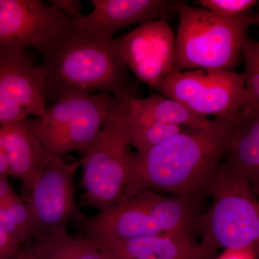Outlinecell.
Instances as JSON below:
<instances>
[{"label":"cell","mask_w":259,"mask_h":259,"mask_svg":"<svg viewBox=\"0 0 259 259\" xmlns=\"http://www.w3.org/2000/svg\"><path fill=\"white\" fill-rule=\"evenodd\" d=\"M240 116L241 110L233 118L216 117L204 127L185 130L146 152L134 153L123 200L145 190L192 202L209 194Z\"/></svg>","instance_id":"obj_1"},{"label":"cell","mask_w":259,"mask_h":259,"mask_svg":"<svg viewBox=\"0 0 259 259\" xmlns=\"http://www.w3.org/2000/svg\"><path fill=\"white\" fill-rule=\"evenodd\" d=\"M44 56L48 99L95 92L137 98L115 39L97 41L68 28Z\"/></svg>","instance_id":"obj_2"},{"label":"cell","mask_w":259,"mask_h":259,"mask_svg":"<svg viewBox=\"0 0 259 259\" xmlns=\"http://www.w3.org/2000/svg\"><path fill=\"white\" fill-rule=\"evenodd\" d=\"M180 25L175 36V59L172 71L187 69L232 71L241 60L246 32L258 25V15L250 11L232 17L220 16L179 1Z\"/></svg>","instance_id":"obj_3"},{"label":"cell","mask_w":259,"mask_h":259,"mask_svg":"<svg viewBox=\"0 0 259 259\" xmlns=\"http://www.w3.org/2000/svg\"><path fill=\"white\" fill-rule=\"evenodd\" d=\"M129 98L114 95L105 124L83 155L81 165L85 195L100 212L125 198L134 153L130 142Z\"/></svg>","instance_id":"obj_4"},{"label":"cell","mask_w":259,"mask_h":259,"mask_svg":"<svg viewBox=\"0 0 259 259\" xmlns=\"http://www.w3.org/2000/svg\"><path fill=\"white\" fill-rule=\"evenodd\" d=\"M209 194L212 206L197 223L205 254L221 248L245 250L258 241V201L243 173L228 162L223 163Z\"/></svg>","instance_id":"obj_5"},{"label":"cell","mask_w":259,"mask_h":259,"mask_svg":"<svg viewBox=\"0 0 259 259\" xmlns=\"http://www.w3.org/2000/svg\"><path fill=\"white\" fill-rule=\"evenodd\" d=\"M113 100L108 93L74 94L47 107L35 117V123L48 154L61 158L74 151L84 154L100 134Z\"/></svg>","instance_id":"obj_6"},{"label":"cell","mask_w":259,"mask_h":259,"mask_svg":"<svg viewBox=\"0 0 259 259\" xmlns=\"http://www.w3.org/2000/svg\"><path fill=\"white\" fill-rule=\"evenodd\" d=\"M153 89L198 115L233 118L244 101L245 77L224 69L171 71Z\"/></svg>","instance_id":"obj_7"},{"label":"cell","mask_w":259,"mask_h":259,"mask_svg":"<svg viewBox=\"0 0 259 259\" xmlns=\"http://www.w3.org/2000/svg\"><path fill=\"white\" fill-rule=\"evenodd\" d=\"M79 166L51 156L42 163L26 199L33 221L34 238L68 233L70 222L80 228L86 221L88 217L75 201V175Z\"/></svg>","instance_id":"obj_8"},{"label":"cell","mask_w":259,"mask_h":259,"mask_svg":"<svg viewBox=\"0 0 259 259\" xmlns=\"http://www.w3.org/2000/svg\"><path fill=\"white\" fill-rule=\"evenodd\" d=\"M47 76L25 51H0V127L32 117L47 109Z\"/></svg>","instance_id":"obj_9"},{"label":"cell","mask_w":259,"mask_h":259,"mask_svg":"<svg viewBox=\"0 0 259 259\" xmlns=\"http://www.w3.org/2000/svg\"><path fill=\"white\" fill-rule=\"evenodd\" d=\"M69 19L40 0H0V51L32 48L44 54Z\"/></svg>","instance_id":"obj_10"},{"label":"cell","mask_w":259,"mask_h":259,"mask_svg":"<svg viewBox=\"0 0 259 259\" xmlns=\"http://www.w3.org/2000/svg\"><path fill=\"white\" fill-rule=\"evenodd\" d=\"M126 66L140 82L153 88L173 69L175 35L167 20H151L115 39Z\"/></svg>","instance_id":"obj_11"},{"label":"cell","mask_w":259,"mask_h":259,"mask_svg":"<svg viewBox=\"0 0 259 259\" xmlns=\"http://www.w3.org/2000/svg\"><path fill=\"white\" fill-rule=\"evenodd\" d=\"M175 0H91L93 10L88 15L69 19L67 26L79 35L110 42L114 35L134 24L167 20L177 14Z\"/></svg>","instance_id":"obj_12"},{"label":"cell","mask_w":259,"mask_h":259,"mask_svg":"<svg viewBox=\"0 0 259 259\" xmlns=\"http://www.w3.org/2000/svg\"><path fill=\"white\" fill-rule=\"evenodd\" d=\"M80 228L84 232L83 236L96 244L163 234L134 198L121 201L95 217L87 218Z\"/></svg>","instance_id":"obj_13"},{"label":"cell","mask_w":259,"mask_h":259,"mask_svg":"<svg viewBox=\"0 0 259 259\" xmlns=\"http://www.w3.org/2000/svg\"><path fill=\"white\" fill-rule=\"evenodd\" d=\"M10 177L30 193L42 163L49 157L35 127V117L0 127Z\"/></svg>","instance_id":"obj_14"},{"label":"cell","mask_w":259,"mask_h":259,"mask_svg":"<svg viewBox=\"0 0 259 259\" xmlns=\"http://www.w3.org/2000/svg\"><path fill=\"white\" fill-rule=\"evenodd\" d=\"M96 245L105 259H177L201 249L194 246L190 238L165 234Z\"/></svg>","instance_id":"obj_15"},{"label":"cell","mask_w":259,"mask_h":259,"mask_svg":"<svg viewBox=\"0 0 259 259\" xmlns=\"http://www.w3.org/2000/svg\"><path fill=\"white\" fill-rule=\"evenodd\" d=\"M133 198L148 213L163 234L190 238L191 231L198 219L194 218L192 200L150 190L142 191Z\"/></svg>","instance_id":"obj_16"},{"label":"cell","mask_w":259,"mask_h":259,"mask_svg":"<svg viewBox=\"0 0 259 259\" xmlns=\"http://www.w3.org/2000/svg\"><path fill=\"white\" fill-rule=\"evenodd\" d=\"M225 157L226 162L248 178L255 193H258L259 112H241L228 141Z\"/></svg>","instance_id":"obj_17"},{"label":"cell","mask_w":259,"mask_h":259,"mask_svg":"<svg viewBox=\"0 0 259 259\" xmlns=\"http://www.w3.org/2000/svg\"><path fill=\"white\" fill-rule=\"evenodd\" d=\"M129 102L132 111L164 123L197 128L207 125L209 121L207 117L196 114L183 104L160 95L129 98Z\"/></svg>","instance_id":"obj_18"},{"label":"cell","mask_w":259,"mask_h":259,"mask_svg":"<svg viewBox=\"0 0 259 259\" xmlns=\"http://www.w3.org/2000/svg\"><path fill=\"white\" fill-rule=\"evenodd\" d=\"M28 246L36 259H105L94 242L68 233L35 237Z\"/></svg>","instance_id":"obj_19"},{"label":"cell","mask_w":259,"mask_h":259,"mask_svg":"<svg viewBox=\"0 0 259 259\" xmlns=\"http://www.w3.org/2000/svg\"><path fill=\"white\" fill-rule=\"evenodd\" d=\"M183 131L181 126L151 120L131 110L130 142L137 152H146Z\"/></svg>","instance_id":"obj_20"},{"label":"cell","mask_w":259,"mask_h":259,"mask_svg":"<svg viewBox=\"0 0 259 259\" xmlns=\"http://www.w3.org/2000/svg\"><path fill=\"white\" fill-rule=\"evenodd\" d=\"M245 61L244 101L241 112L243 114L259 112V44L245 37L241 49Z\"/></svg>","instance_id":"obj_21"},{"label":"cell","mask_w":259,"mask_h":259,"mask_svg":"<svg viewBox=\"0 0 259 259\" xmlns=\"http://www.w3.org/2000/svg\"><path fill=\"white\" fill-rule=\"evenodd\" d=\"M3 207L21 232L25 243H31L34 238L33 221L26 201L20 197L5 204Z\"/></svg>","instance_id":"obj_22"},{"label":"cell","mask_w":259,"mask_h":259,"mask_svg":"<svg viewBox=\"0 0 259 259\" xmlns=\"http://www.w3.org/2000/svg\"><path fill=\"white\" fill-rule=\"evenodd\" d=\"M196 4L214 14L232 17L249 11L258 3L257 0H197Z\"/></svg>","instance_id":"obj_23"},{"label":"cell","mask_w":259,"mask_h":259,"mask_svg":"<svg viewBox=\"0 0 259 259\" xmlns=\"http://www.w3.org/2000/svg\"><path fill=\"white\" fill-rule=\"evenodd\" d=\"M24 250L23 244L0 228V259H13Z\"/></svg>","instance_id":"obj_24"},{"label":"cell","mask_w":259,"mask_h":259,"mask_svg":"<svg viewBox=\"0 0 259 259\" xmlns=\"http://www.w3.org/2000/svg\"><path fill=\"white\" fill-rule=\"evenodd\" d=\"M50 5L69 19L81 15L82 5L78 0H51Z\"/></svg>","instance_id":"obj_25"},{"label":"cell","mask_w":259,"mask_h":259,"mask_svg":"<svg viewBox=\"0 0 259 259\" xmlns=\"http://www.w3.org/2000/svg\"><path fill=\"white\" fill-rule=\"evenodd\" d=\"M0 228L10 236L14 237L22 244L25 243V238L21 232L17 228L8 213L2 206H0Z\"/></svg>","instance_id":"obj_26"},{"label":"cell","mask_w":259,"mask_h":259,"mask_svg":"<svg viewBox=\"0 0 259 259\" xmlns=\"http://www.w3.org/2000/svg\"><path fill=\"white\" fill-rule=\"evenodd\" d=\"M19 197L8 182V177L0 175V206L3 207Z\"/></svg>","instance_id":"obj_27"},{"label":"cell","mask_w":259,"mask_h":259,"mask_svg":"<svg viewBox=\"0 0 259 259\" xmlns=\"http://www.w3.org/2000/svg\"><path fill=\"white\" fill-rule=\"evenodd\" d=\"M0 175L10 177L9 166H8V160L5 154V146L1 132H0Z\"/></svg>","instance_id":"obj_28"},{"label":"cell","mask_w":259,"mask_h":259,"mask_svg":"<svg viewBox=\"0 0 259 259\" xmlns=\"http://www.w3.org/2000/svg\"><path fill=\"white\" fill-rule=\"evenodd\" d=\"M242 250H228V251H230L229 253H226V255H223L221 259H250L248 258L247 255H245L244 253H242Z\"/></svg>","instance_id":"obj_29"},{"label":"cell","mask_w":259,"mask_h":259,"mask_svg":"<svg viewBox=\"0 0 259 259\" xmlns=\"http://www.w3.org/2000/svg\"><path fill=\"white\" fill-rule=\"evenodd\" d=\"M13 259H36L35 255L32 253V250L30 249V247L28 246L27 248H24L23 251L20 254L17 255Z\"/></svg>","instance_id":"obj_30"},{"label":"cell","mask_w":259,"mask_h":259,"mask_svg":"<svg viewBox=\"0 0 259 259\" xmlns=\"http://www.w3.org/2000/svg\"><path fill=\"white\" fill-rule=\"evenodd\" d=\"M204 255H205V253H204V250L202 249V248H201L200 250H199L198 252L194 253V254L189 255V256L187 257H183V258L177 259H200L202 257H204Z\"/></svg>","instance_id":"obj_31"}]
</instances>
